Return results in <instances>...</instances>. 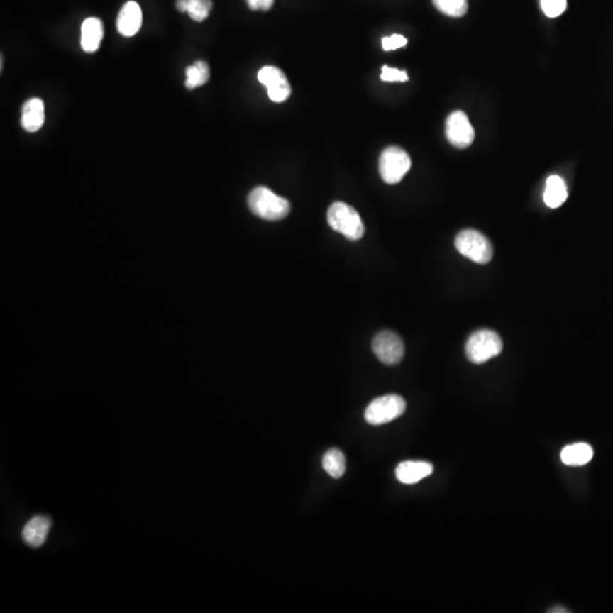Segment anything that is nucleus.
I'll use <instances>...</instances> for the list:
<instances>
[{"mask_svg":"<svg viewBox=\"0 0 613 613\" xmlns=\"http://www.w3.org/2000/svg\"><path fill=\"white\" fill-rule=\"evenodd\" d=\"M175 6L181 13H189V16L196 22L206 20L213 9L211 0H177Z\"/></svg>","mask_w":613,"mask_h":613,"instance_id":"nucleus-17","label":"nucleus"},{"mask_svg":"<svg viewBox=\"0 0 613 613\" xmlns=\"http://www.w3.org/2000/svg\"><path fill=\"white\" fill-rule=\"evenodd\" d=\"M51 520L48 517L35 516L28 520L22 531L23 539L31 548H39L45 542L50 531Z\"/></svg>","mask_w":613,"mask_h":613,"instance_id":"nucleus-12","label":"nucleus"},{"mask_svg":"<svg viewBox=\"0 0 613 613\" xmlns=\"http://www.w3.org/2000/svg\"><path fill=\"white\" fill-rule=\"evenodd\" d=\"M249 209L259 219L276 221L289 215V202L272 192L270 189L258 187L253 189L248 198Z\"/></svg>","mask_w":613,"mask_h":613,"instance_id":"nucleus-1","label":"nucleus"},{"mask_svg":"<svg viewBox=\"0 0 613 613\" xmlns=\"http://www.w3.org/2000/svg\"><path fill=\"white\" fill-rule=\"evenodd\" d=\"M441 13L450 17H463L468 11L467 0H433Z\"/></svg>","mask_w":613,"mask_h":613,"instance_id":"nucleus-20","label":"nucleus"},{"mask_svg":"<svg viewBox=\"0 0 613 613\" xmlns=\"http://www.w3.org/2000/svg\"><path fill=\"white\" fill-rule=\"evenodd\" d=\"M372 351L378 360L387 366L400 363L404 355V344L399 335L391 331L378 333L372 340Z\"/></svg>","mask_w":613,"mask_h":613,"instance_id":"nucleus-7","label":"nucleus"},{"mask_svg":"<svg viewBox=\"0 0 613 613\" xmlns=\"http://www.w3.org/2000/svg\"><path fill=\"white\" fill-rule=\"evenodd\" d=\"M258 81L266 87L272 101H285L291 94V87L285 74L275 66H264L261 68L258 72Z\"/></svg>","mask_w":613,"mask_h":613,"instance_id":"nucleus-9","label":"nucleus"},{"mask_svg":"<svg viewBox=\"0 0 613 613\" xmlns=\"http://www.w3.org/2000/svg\"><path fill=\"white\" fill-rule=\"evenodd\" d=\"M323 468L333 478H340L346 471V457L338 448H331L323 457Z\"/></svg>","mask_w":613,"mask_h":613,"instance_id":"nucleus-19","label":"nucleus"},{"mask_svg":"<svg viewBox=\"0 0 613 613\" xmlns=\"http://www.w3.org/2000/svg\"><path fill=\"white\" fill-rule=\"evenodd\" d=\"M544 14L551 18L561 15L567 9V0H541Z\"/></svg>","mask_w":613,"mask_h":613,"instance_id":"nucleus-21","label":"nucleus"},{"mask_svg":"<svg viewBox=\"0 0 613 613\" xmlns=\"http://www.w3.org/2000/svg\"><path fill=\"white\" fill-rule=\"evenodd\" d=\"M380 79L384 81V82H406V81H408L409 77L406 71H400L397 68L384 65L382 67Z\"/></svg>","mask_w":613,"mask_h":613,"instance_id":"nucleus-22","label":"nucleus"},{"mask_svg":"<svg viewBox=\"0 0 613 613\" xmlns=\"http://www.w3.org/2000/svg\"><path fill=\"white\" fill-rule=\"evenodd\" d=\"M433 471H434V467L431 463L410 460V461H403L397 465V469H395V476H397V480L402 484L412 485V484H417L426 477L431 476Z\"/></svg>","mask_w":613,"mask_h":613,"instance_id":"nucleus-11","label":"nucleus"},{"mask_svg":"<svg viewBox=\"0 0 613 613\" xmlns=\"http://www.w3.org/2000/svg\"><path fill=\"white\" fill-rule=\"evenodd\" d=\"M593 448L587 443H575L565 446L560 454L562 463L571 467L585 465L593 459Z\"/></svg>","mask_w":613,"mask_h":613,"instance_id":"nucleus-15","label":"nucleus"},{"mask_svg":"<svg viewBox=\"0 0 613 613\" xmlns=\"http://www.w3.org/2000/svg\"><path fill=\"white\" fill-rule=\"evenodd\" d=\"M550 613H567L569 612L568 610H565V607H553L552 610L548 611Z\"/></svg>","mask_w":613,"mask_h":613,"instance_id":"nucleus-25","label":"nucleus"},{"mask_svg":"<svg viewBox=\"0 0 613 613\" xmlns=\"http://www.w3.org/2000/svg\"><path fill=\"white\" fill-rule=\"evenodd\" d=\"M104 38L102 22L96 17H90L83 22L81 28V45L85 53L98 50Z\"/></svg>","mask_w":613,"mask_h":613,"instance_id":"nucleus-14","label":"nucleus"},{"mask_svg":"<svg viewBox=\"0 0 613 613\" xmlns=\"http://www.w3.org/2000/svg\"><path fill=\"white\" fill-rule=\"evenodd\" d=\"M45 123V105L39 98H32L24 102L22 107L21 125L28 132H37Z\"/></svg>","mask_w":613,"mask_h":613,"instance_id":"nucleus-13","label":"nucleus"},{"mask_svg":"<svg viewBox=\"0 0 613 613\" xmlns=\"http://www.w3.org/2000/svg\"><path fill=\"white\" fill-rule=\"evenodd\" d=\"M117 30L124 37H133L142 26V11L139 4L128 1L117 16Z\"/></svg>","mask_w":613,"mask_h":613,"instance_id":"nucleus-10","label":"nucleus"},{"mask_svg":"<svg viewBox=\"0 0 613 613\" xmlns=\"http://www.w3.org/2000/svg\"><path fill=\"white\" fill-rule=\"evenodd\" d=\"M185 73H187L185 87L187 89H190V90L198 88V87H201V85L206 84L209 81V66L204 60H197V62H194L193 65L187 67Z\"/></svg>","mask_w":613,"mask_h":613,"instance_id":"nucleus-18","label":"nucleus"},{"mask_svg":"<svg viewBox=\"0 0 613 613\" xmlns=\"http://www.w3.org/2000/svg\"><path fill=\"white\" fill-rule=\"evenodd\" d=\"M502 340L491 329H480L469 336L465 343V355L470 363L480 365L502 352Z\"/></svg>","mask_w":613,"mask_h":613,"instance_id":"nucleus-3","label":"nucleus"},{"mask_svg":"<svg viewBox=\"0 0 613 613\" xmlns=\"http://www.w3.org/2000/svg\"><path fill=\"white\" fill-rule=\"evenodd\" d=\"M568 198L567 185H565V180L558 175H551L546 180V187H545L544 194L543 199L548 207L559 208L560 206L565 204Z\"/></svg>","mask_w":613,"mask_h":613,"instance_id":"nucleus-16","label":"nucleus"},{"mask_svg":"<svg viewBox=\"0 0 613 613\" xmlns=\"http://www.w3.org/2000/svg\"><path fill=\"white\" fill-rule=\"evenodd\" d=\"M327 221L333 230L341 233L350 241L360 240L365 226L357 210L344 202H334L327 211Z\"/></svg>","mask_w":613,"mask_h":613,"instance_id":"nucleus-2","label":"nucleus"},{"mask_svg":"<svg viewBox=\"0 0 613 613\" xmlns=\"http://www.w3.org/2000/svg\"><path fill=\"white\" fill-rule=\"evenodd\" d=\"M454 244L460 255L476 264L485 265L493 258L491 242L478 231L465 230L460 232Z\"/></svg>","mask_w":613,"mask_h":613,"instance_id":"nucleus-4","label":"nucleus"},{"mask_svg":"<svg viewBox=\"0 0 613 613\" xmlns=\"http://www.w3.org/2000/svg\"><path fill=\"white\" fill-rule=\"evenodd\" d=\"M406 408V401L400 395H384L369 403L365 412V419L369 425H384L402 416Z\"/></svg>","mask_w":613,"mask_h":613,"instance_id":"nucleus-5","label":"nucleus"},{"mask_svg":"<svg viewBox=\"0 0 613 613\" xmlns=\"http://www.w3.org/2000/svg\"><path fill=\"white\" fill-rule=\"evenodd\" d=\"M412 167V159L402 148L392 145L384 149L380 158V174L387 184H397Z\"/></svg>","mask_w":613,"mask_h":613,"instance_id":"nucleus-6","label":"nucleus"},{"mask_svg":"<svg viewBox=\"0 0 613 613\" xmlns=\"http://www.w3.org/2000/svg\"><path fill=\"white\" fill-rule=\"evenodd\" d=\"M250 9L253 11H270L274 5V0H245Z\"/></svg>","mask_w":613,"mask_h":613,"instance_id":"nucleus-24","label":"nucleus"},{"mask_svg":"<svg viewBox=\"0 0 613 613\" xmlns=\"http://www.w3.org/2000/svg\"><path fill=\"white\" fill-rule=\"evenodd\" d=\"M446 134L448 142L459 149L469 147L475 139L474 128L468 116L461 111L450 114L446 119Z\"/></svg>","mask_w":613,"mask_h":613,"instance_id":"nucleus-8","label":"nucleus"},{"mask_svg":"<svg viewBox=\"0 0 613 613\" xmlns=\"http://www.w3.org/2000/svg\"><path fill=\"white\" fill-rule=\"evenodd\" d=\"M408 43V40L401 35V34H393L391 37H385L382 39V45L384 50H395V49L402 48Z\"/></svg>","mask_w":613,"mask_h":613,"instance_id":"nucleus-23","label":"nucleus"}]
</instances>
